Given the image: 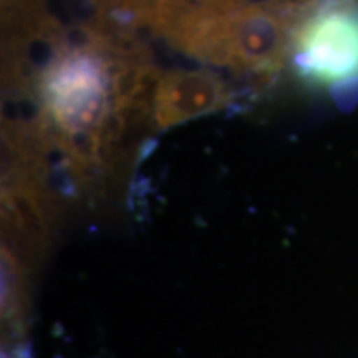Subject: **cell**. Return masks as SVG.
Returning <instances> with one entry per match:
<instances>
[{
  "mask_svg": "<svg viewBox=\"0 0 358 358\" xmlns=\"http://www.w3.org/2000/svg\"><path fill=\"white\" fill-rule=\"evenodd\" d=\"M231 101L229 90L208 70L176 69L161 80L153 110V124L169 129L199 116L216 113Z\"/></svg>",
  "mask_w": 358,
  "mask_h": 358,
  "instance_id": "cell-4",
  "label": "cell"
},
{
  "mask_svg": "<svg viewBox=\"0 0 358 358\" xmlns=\"http://www.w3.org/2000/svg\"><path fill=\"white\" fill-rule=\"evenodd\" d=\"M201 6L219 13H234L239 10L241 0H198Z\"/></svg>",
  "mask_w": 358,
  "mask_h": 358,
  "instance_id": "cell-6",
  "label": "cell"
},
{
  "mask_svg": "<svg viewBox=\"0 0 358 358\" xmlns=\"http://www.w3.org/2000/svg\"><path fill=\"white\" fill-rule=\"evenodd\" d=\"M289 58L306 82L352 100L358 93V8L330 3L301 17Z\"/></svg>",
  "mask_w": 358,
  "mask_h": 358,
  "instance_id": "cell-2",
  "label": "cell"
},
{
  "mask_svg": "<svg viewBox=\"0 0 358 358\" xmlns=\"http://www.w3.org/2000/svg\"><path fill=\"white\" fill-rule=\"evenodd\" d=\"M27 274L6 245H2V325L7 340L20 338L27 317Z\"/></svg>",
  "mask_w": 358,
  "mask_h": 358,
  "instance_id": "cell-5",
  "label": "cell"
},
{
  "mask_svg": "<svg viewBox=\"0 0 358 358\" xmlns=\"http://www.w3.org/2000/svg\"><path fill=\"white\" fill-rule=\"evenodd\" d=\"M37 98L57 141L96 133L111 110L110 65L83 34L78 42L69 37L43 70Z\"/></svg>",
  "mask_w": 358,
  "mask_h": 358,
  "instance_id": "cell-1",
  "label": "cell"
},
{
  "mask_svg": "<svg viewBox=\"0 0 358 358\" xmlns=\"http://www.w3.org/2000/svg\"><path fill=\"white\" fill-rule=\"evenodd\" d=\"M294 24L279 8L249 6L231 17V70L277 75L289 58Z\"/></svg>",
  "mask_w": 358,
  "mask_h": 358,
  "instance_id": "cell-3",
  "label": "cell"
}]
</instances>
